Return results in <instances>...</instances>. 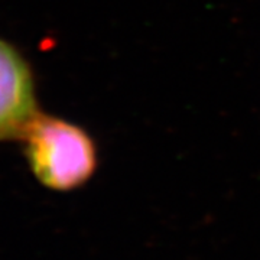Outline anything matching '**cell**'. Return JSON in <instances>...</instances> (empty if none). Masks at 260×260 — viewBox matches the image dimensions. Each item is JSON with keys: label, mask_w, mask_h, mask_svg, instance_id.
I'll use <instances>...</instances> for the list:
<instances>
[{"label": "cell", "mask_w": 260, "mask_h": 260, "mask_svg": "<svg viewBox=\"0 0 260 260\" xmlns=\"http://www.w3.org/2000/svg\"><path fill=\"white\" fill-rule=\"evenodd\" d=\"M20 139L34 177L48 189L73 191L95 172V143L74 123L38 113Z\"/></svg>", "instance_id": "1"}, {"label": "cell", "mask_w": 260, "mask_h": 260, "mask_svg": "<svg viewBox=\"0 0 260 260\" xmlns=\"http://www.w3.org/2000/svg\"><path fill=\"white\" fill-rule=\"evenodd\" d=\"M38 114L34 75L13 45L0 39V142L20 139Z\"/></svg>", "instance_id": "2"}]
</instances>
